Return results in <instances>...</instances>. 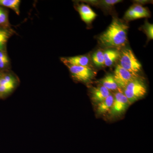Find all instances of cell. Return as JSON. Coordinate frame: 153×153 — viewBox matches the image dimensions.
Listing matches in <instances>:
<instances>
[{
  "label": "cell",
  "instance_id": "5bb4252c",
  "mask_svg": "<svg viewBox=\"0 0 153 153\" xmlns=\"http://www.w3.org/2000/svg\"><path fill=\"white\" fill-rule=\"evenodd\" d=\"M10 36V32L7 28L0 27V51L4 50Z\"/></svg>",
  "mask_w": 153,
  "mask_h": 153
},
{
  "label": "cell",
  "instance_id": "9c48e42d",
  "mask_svg": "<svg viewBox=\"0 0 153 153\" xmlns=\"http://www.w3.org/2000/svg\"><path fill=\"white\" fill-rule=\"evenodd\" d=\"M78 9L81 19L86 23L92 22L97 16V14L89 6L86 5H81Z\"/></svg>",
  "mask_w": 153,
  "mask_h": 153
},
{
  "label": "cell",
  "instance_id": "8fae6325",
  "mask_svg": "<svg viewBox=\"0 0 153 153\" xmlns=\"http://www.w3.org/2000/svg\"><path fill=\"white\" fill-rule=\"evenodd\" d=\"M120 53L114 49H108L104 52L105 65L107 66H110L115 62L119 58Z\"/></svg>",
  "mask_w": 153,
  "mask_h": 153
},
{
  "label": "cell",
  "instance_id": "ba28073f",
  "mask_svg": "<svg viewBox=\"0 0 153 153\" xmlns=\"http://www.w3.org/2000/svg\"><path fill=\"white\" fill-rule=\"evenodd\" d=\"M61 60L65 65H73V66H88L89 60L86 56L80 55L74 57H63Z\"/></svg>",
  "mask_w": 153,
  "mask_h": 153
},
{
  "label": "cell",
  "instance_id": "ffe728a7",
  "mask_svg": "<svg viewBox=\"0 0 153 153\" xmlns=\"http://www.w3.org/2000/svg\"><path fill=\"white\" fill-rule=\"evenodd\" d=\"M144 30L148 38L153 39V25L146 23L144 26Z\"/></svg>",
  "mask_w": 153,
  "mask_h": 153
},
{
  "label": "cell",
  "instance_id": "6da1fadb",
  "mask_svg": "<svg viewBox=\"0 0 153 153\" xmlns=\"http://www.w3.org/2000/svg\"><path fill=\"white\" fill-rule=\"evenodd\" d=\"M128 26L117 19H114L106 31L99 38L100 43L107 48L124 47L127 41Z\"/></svg>",
  "mask_w": 153,
  "mask_h": 153
},
{
  "label": "cell",
  "instance_id": "5b68a950",
  "mask_svg": "<svg viewBox=\"0 0 153 153\" xmlns=\"http://www.w3.org/2000/svg\"><path fill=\"white\" fill-rule=\"evenodd\" d=\"M66 65L68 67L72 77L79 82H89L92 79L95 74L93 69L88 66Z\"/></svg>",
  "mask_w": 153,
  "mask_h": 153
},
{
  "label": "cell",
  "instance_id": "7c38bea8",
  "mask_svg": "<svg viewBox=\"0 0 153 153\" xmlns=\"http://www.w3.org/2000/svg\"><path fill=\"white\" fill-rule=\"evenodd\" d=\"M101 85L109 91H117L119 88L115 81L113 76L108 74L100 80Z\"/></svg>",
  "mask_w": 153,
  "mask_h": 153
},
{
  "label": "cell",
  "instance_id": "e0dca14e",
  "mask_svg": "<svg viewBox=\"0 0 153 153\" xmlns=\"http://www.w3.org/2000/svg\"><path fill=\"white\" fill-rule=\"evenodd\" d=\"M8 24V19L7 11L0 7V27L6 28Z\"/></svg>",
  "mask_w": 153,
  "mask_h": 153
},
{
  "label": "cell",
  "instance_id": "44dd1931",
  "mask_svg": "<svg viewBox=\"0 0 153 153\" xmlns=\"http://www.w3.org/2000/svg\"><path fill=\"white\" fill-rule=\"evenodd\" d=\"M125 17L128 20L140 19L139 16L132 10L131 8L129 9L126 13Z\"/></svg>",
  "mask_w": 153,
  "mask_h": 153
},
{
  "label": "cell",
  "instance_id": "52a82bcc",
  "mask_svg": "<svg viewBox=\"0 0 153 153\" xmlns=\"http://www.w3.org/2000/svg\"><path fill=\"white\" fill-rule=\"evenodd\" d=\"M91 99L95 103H100L110 94L109 91L102 85L93 88L91 90Z\"/></svg>",
  "mask_w": 153,
  "mask_h": 153
},
{
  "label": "cell",
  "instance_id": "7a4b0ae2",
  "mask_svg": "<svg viewBox=\"0 0 153 153\" xmlns=\"http://www.w3.org/2000/svg\"><path fill=\"white\" fill-rule=\"evenodd\" d=\"M120 65L136 78L139 76L142 66L131 49H123L120 55Z\"/></svg>",
  "mask_w": 153,
  "mask_h": 153
},
{
  "label": "cell",
  "instance_id": "ac0fdd59",
  "mask_svg": "<svg viewBox=\"0 0 153 153\" xmlns=\"http://www.w3.org/2000/svg\"><path fill=\"white\" fill-rule=\"evenodd\" d=\"M9 63L8 57L4 50L0 51V69H3L7 66Z\"/></svg>",
  "mask_w": 153,
  "mask_h": 153
},
{
  "label": "cell",
  "instance_id": "3957f363",
  "mask_svg": "<svg viewBox=\"0 0 153 153\" xmlns=\"http://www.w3.org/2000/svg\"><path fill=\"white\" fill-rule=\"evenodd\" d=\"M123 92L131 104L146 95L147 88L143 81L138 77L129 83Z\"/></svg>",
  "mask_w": 153,
  "mask_h": 153
},
{
  "label": "cell",
  "instance_id": "2e32d148",
  "mask_svg": "<svg viewBox=\"0 0 153 153\" xmlns=\"http://www.w3.org/2000/svg\"><path fill=\"white\" fill-rule=\"evenodd\" d=\"M131 8L132 10L139 16L140 18L148 17L150 16L147 10L142 6L137 5L131 7Z\"/></svg>",
  "mask_w": 153,
  "mask_h": 153
},
{
  "label": "cell",
  "instance_id": "277c9868",
  "mask_svg": "<svg viewBox=\"0 0 153 153\" xmlns=\"http://www.w3.org/2000/svg\"><path fill=\"white\" fill-rule=\"evenodd\" d=\"M113 97V102L109 113L113 117L119 116L126 110L131 104L120 88L117 91Z\"/></svg>",
  "mask_w": 153,
  "mask_h": 153
},
{
  "label": "cell",
  "instance_id": "4fadbf2b",
  "mask_svg": "<svg viewBox=\"0 0 153 153\" xmlns=\"http://www.w3.org/2000/svg\"><path fill=\"white\" fill-rule=\"evenodd\" d=\"M20 2V0H0V7L3 6L10 8L15 11L17 15H19Z\"/></svg>",
  "mask_w": 153,
  "mask_h": 153
},
{
  "label": "cell",
  "instance_id": "d6986e66",
  "mask_svg": "<svg viewBox=\"0 0 153 153\" xmlns=\"http://www.w3.org/2000/svg\"><path fill=\"white\" fill-rule=\"evenodd\" d=\"M13 85H0V96L11 92L14 88Z\"/></svg>",
  "mask_w": 153,
  "mask_h": 153
},
{
  "label": "cell",
  "instance_id": "9a60e30c",
  "mask_svg": "<svg viewBox=\"0 0 153 153\" xmlns=\"http://www.w3.org/2000/svg\"><path fill=\"white\" fill-rule=\"evenodd\" d=\"M92 60L97 66H103L105 65L104 53L101 51L95 52L92 56Z\"/></svg>",
  "mask_w": 153,
  "mask_h": 153
},
{
  "label": "cell",
  "instance_id": "8992f818",
  "mask_svg": "<svg viewBox=\"0 0 153 153\" xmlns=\"http://www.w3.org/2000/svg\"><path fill=\"white\" fill-rule=\"evenodd\" d=\"M113 76L118 86L121 89H124L129 83L137 78L120 65L117 66Z\"/></svg>",
  "mask_w": 153,
  "mask_h": 153
},
{
  "label": "cell",
  "instance_id": "7402d4cb",
  "mask_svg": "<svg viewBox=\"0 0 153 153\" xmlns=\"http://www.w3.org/2000/svg\"><path fill=\"white\" fill-rule=\"evenodd\" d=\"M104 3L106 4V5H113L114 4L118 2H120V1L114 0V1H104Z\"/></svg>",
  "mask_w": 153,
  "mask_h": 153
},
{
  "label": "cell",
  "instance_id": "30bf717a",
  "mask_svg": "<svg viewBox=\"0 0 153 153\" xmlns=\"http://www.w3.org/2000/svg\"><path fill=\"white\" fill-rule=\"evenodd\" d=\"M114 101V97L110 94L103 101L97 104V113L100 114H104L107 112H109L112 106Z\"/></svg>",
  "mask_w": 153,
  "mask_h": 153
}]
</instances>
